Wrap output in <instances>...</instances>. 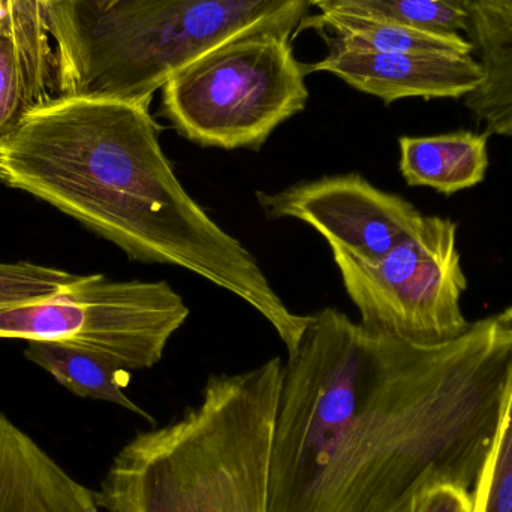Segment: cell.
<instances>
[{
  "label": "cell",
  "mask_w": 512,
  "mask_h": 512,
  "mask_svg": "<svg viewBox=\"0 0 512 512\" xmlns=\"http://www.w3.org/2000/svg\"><path fill=\"white\" fill-rule=\"evenodd\" d=\"M489 132L460 131L399 140L400 173L409 186L456 194L480 185L489 168Z\"/></svg>",
  "instance_id": "cell-12"
},
{
  "label": "cell",
  "mask_w": 512,
  "mask_h": 512,
  "mask_svg": "<svg viewBox=\"0 0 512 512\" xmlns=\"http://www.w3.org/2000/svg\"><path fill=\"white\" fill-rule=\"evenodd\" d=\"M283 367L270 512H411L424 493H474L512 381V307L435 348L312 313Z\"/></svg>",
  "instance_id": "cell-1"
},
{
  "label": "cell",
  "mask_w": 512,
  "mask_h": 512,
  "mask_svg": "<svg viewBox=\"0 0 512 512\" xmlns=\"http://www.w3.org/2000/svg\"><path fill=\"white\" fill-rule=\"evenodd\" d=\"M309 0H53L59 98L150 107L177 72L228 42L259 33L292 38Z\"/></svg>",
  "instance_id": "cell-4"
},
{
  "label": "cell",
  "mask_w": 512,
  "mask_h": 512,
  "mask_svg": "<svg viewBox=\"0 0 512 512\" xmlns=\"http://www.w3.org/2000/svg\"><path fill=\"white\" fill-rule=\"evenodd\" d=\"M466 36L484 78L463 98L489 134L512 138V0H468Z\"/></svg>",
  "instance_id": "cell-11"
},
{
  "label": "cell",
  "mask_w": 512,
  "mask_h": 512,
  "mask_svg": "<svg viewBox=\"0 0 512 512\" xmlns=\"http://www.w3.org/2000/svg\"><path fill=\"white\" fill-rule=\"evenodd\" d=\"M313 29L321 33L327 47L369 53H426L469 56L474 51L463 35L424 32L402 24L373 20L346 12L327 11L301 20L298 30Z\"/></svg>",
  "instance_id": "cell-14"
},
{
  "label": "cell",
  "mask_w": 512,
  "mask_h": 512,
  "mask_svg": "<svg viewBox=\"0 0 512 512\" xmlns=\"http://www.w3.org/2000/svg\"><path fill=\"white\" fill-rule=\"evenodd\" d=\"M24 355L75 396L113 403L156 426L155 418L126 396L129 370L108 358L56 342H29Z\"/></svg>",
  "instance_id": "cell-15"
},
{
  "label": "cell",
  "mask_w": 512,
  "mask_h": 512,
  "mask_svg": "<svg viewBox=\"0 0 512 512\" xmlns=\"http://www.w3.org/2000/svg\"><path fill=\"white\" fill-rule=\"evenodd\" d=\"M99 511L98 493L0 411V512Z\"/></svg>",
  "instance_id": "cell-10"
},
{
  "label": "cell",
  "mask_w": 512,
  "mask_h": 512,
  "mask_svg": "<svg viewBox=\"0 0 512 512\" xmlns=\"http://www.w3.org/2000/svg\"><path fill=\"white\" fill-rule=\"evenodd\" d=\"M267 218H291L321 234L331 251L376 262L415 233L424 215L405 198L381 191L360 174L322 177L276 194H256Z\"/></svg>",
  "instance_id": "cell-8"
},
{
  "label": "cell",
  "mask_w": 512,
  "mask_h": 512,
  "mask_svg": "<svg viewBox=\"0 0 512 512\" xmlns=\"http://www.w3.org/2000/svg\"><path fill=\"white\" fill-rule=\"evenodd\" d=\"M282 358L212 375L200 402L140 432L98 492L107 512H270V460Z\"/></svg>",
  "instance_id": "cell-3"
},
{
  "label": "cell",
  "mask_w": 512,
  "mask_h": 512,
  "mask_svg": "<svg viewBox=\"0 0 512 512\" xmlns=\"http://www.w3.org/2000/svg\"><path fill=\"white\" fill-rule=\"evenodd\" d=\"M53 0H0V33L32 39H48L45 8Z\"/></svg>",
  "instance_id": "cell-18"
},
{
  "label": "cell",
  "mask_w": 512,
  "mask_h": 512,
  "mask_svg": "<svg viewBox=\"0 0 512 512\" xmlns=\"http://www.w3.org/2000/svg\"><path fill=\"white\" fill-rule=\"evenodd\" d=\"M474 499L468 490L441 486L421 495L411 512H472Z\"/></svg>",
  "instance_id": "cell-19"
},
{
  "label": "cell",
  "mask_w": 512,
  "mask_h": 512,
  "mask_svg": "<svg viewBox=\"0 0 512 512\" xmlns=\"http://www.w3.org/2000/svg\"><path fill=\"white\" fill-rule=\"evenodd\" d=\"M472 499V512H512V381L495 444Z\"/></svg>",
  "instance_id": "cell-17"
},
{
  "label": "cell",
  "mask_w": 512,
  "mask_h": 512,
  "mask_svg": "<svg viewBox=\"0 0 512 512\" xmlns=\"http://www.w3.org/2000/svg\"><path fill=\"white\" fill-rule=\"evenodd\" d=\"M306 72H330L349 86L390 105L400 99H463L477 89L484 72L469 56L426 53H369L328 47Z\"/></svg>",
  "instance_id": "cell-9"
},
{
  "label": "cell",
  "mask_w": 512,
  "mask_h": 512,
  "mask_svg": "<svg viewBox=\"0 0 512 512\" xmlns=\"http://www.w3.org/2000/svg\"><path fill=\"white\" fill-rule=\"evenodd\" d=\"M349 298L373 333L435 348L471 327L462 310L468 279L457 249V224L424 216L414 234L376 262L333 251Z\"/></svg>",
  "instance_id": "cell-7"
},
{
  "label": "cell",
  "mask_w": 512,
  "mask_h": 512,
  "mask_svg": "<svg viewBox=\"0 0 512 512\" xmlns=\"http://www.w3.org/2000/svg\"><path fill=\"white\" fill-rule=\"evenodd\" d=\"M159 135L147 105L56 98L0 135V185L50 204L129 258L183 268L236 295L292 354L312 318L291 312L254 254L188 194Z\"/></svg>",
  "instance_id": "cell-2"
},
{
  "label": "cell",
  "mask_w": 512,
  "mask_h": 512,
  "mask_svg": "<svg viewBox=\"0 0 512 512\" xmlns=\"http://www.w3.org/2000/svg\"><path fill=\"white\" fill-rule=\"evenodd\" d=\"M460 2L466 3V6H468V0H460Z\"/></svg>",
  "instance_id": "cell-20"
},
{
  "label": "cell",
  "mask_w": 512,
  "mask_h": 512,
  "mask_svg": "<svg viewBox=\"0 0 512 512\" xmlns=\"http://www.w3.org/2000/svg\"><path fill=\"white\" fill-rule=\"evenodd\" d=\"M59 98L56 53L48 39L0 33V135Z\"/></svg>",
  "instance_id": "cell-13"
},
{
  "label": "cell",
  "mask_w": 512,
  "mask_h": 512,
  "mask_svg": "<svg viewBox=\"0 0 512 512\" xmlns=\"http://www.w3.org/2000/svg\"><path fill=\"white\" fill-rule=\"evenodd\" d=\"M188 318L182 295L164 280L0 262V339L63 343L122 369H152Z\"/></svg>",
  "instance_id": "cell-5"
},
{
  "label": "cell",
  "mask_w": 512,
  "mask_h": 512,
  "mask_svg": "<svg viewBox=\"0 0 512 512\" xmlns=\"http://www.w3.org/2000/svg\"><path fill=\"white\" fill-rule=\"evenodd\" d=\"M309 6L441 35H462L468 23L466 3L460 0H309Z\"/></svg>",
  "instance_id": "cell-16"
},
{
  "label": "cell",
  "mask_w": 512,
  "mask_h": 512,
  "mask_svg": "<svg viewBox=\"0 0 512 512\" xmlns=\"http://www.w3.org/2000/svg\"><path fill=\"white\" fill-rule=\"evenodd\" d=\"M306 75L288 36H246L171 77L162 87L159 114L198 146L259 150L306 108Z\"/></svg>",
  "instance_id": "cell-6"
}]
</instances>
